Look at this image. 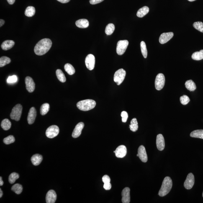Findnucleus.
Masks as SVG:
<instances>
[{
	"label": "nucleus",
	"instance_id": "32",
	"mask_svg": "<svg viewBox=\"0 0 203 203\" xmlns=\"http://www.w3.org/2000/svg\"><path fill=\"white\" fill-rule=\"evenodd\" d=\"M65 71L69 75H73L74 74L75 70L74 67L69 63L65 64L64 67Z\"/></svg>",
	"mask_w": 203,
	"mask_h": 203
},
{
	"label": "nucleus",
	"instance_id": "36",
	"mask_svg": "<svg viewBox=\"0 0 203 203\" xmlns=\"http://www.w3.org/2000/svg\"><path fill=\"white\" fill-rule=\"evenodd\" d=\"M19 178V175L18 173L14 172L11 173L9 176V183L11 184H14L16 180Z\"/></svg>",
	"mask_w": 203,
	"mask_h": 203
},
{
	"label": "nucleus",
	"instance_id": "29",
	"mask_svg": "<svg viewBox=\"0 0 203 203\" xmlns=\"http://www.w3.org/2000/svg\"><path fill=\"white\" fill-rule=\"evenodd\" d=\"M57 78L61 83H65L66 81V78H65L64 73L60 69H57L56 72Z\"/></svg>",
	"mask_w": 203,
	"mask_h": 203
},
{
	"label": "nucleus",
	"instance_id": "4",
	"mask_svg": "<svg viewBox=\"0 0 203 203\" xmlns=\"http://www.w3.org/2000/svg\"><path fill=\"white\" fill-rule=\"evenodd\" d=\"M22 106L18 104L13 108L10 114V117L12 120L18 121L20 119L22 111Z\"/></svg>",
	"mask_w": 203,
	"mask_h": 203
},
{
	"label": "nucleus",
	"instance_id": "50",
	"mask_svg": "<svg viewBox=\"0 0 203 203\" xmlns=\"http://www.w3.org/2000/svg\"><path fill=\"white\" fill-rule=\"evenodd\" d=\"M3 194V193L2 191V190L1 189H0V197L1 198L2 197Z\"/></svg>",
	"mask_w": 203,
	"mask_h": 203
},
{
	"label": "nucleus",
	"instance_id": "34",
	"mask_svg": "<svg viewBox=\"0 0 203 203\" xmlns=\"http://www.w3.org/2000/svg\"><path fill=\"white\" fill-rule=\"evenodd\" d=\"M115 30V26L113 24H108L106 27L105 32L106 35H111Z\"/></svg>",
	"mask_w": 203,
	"mask_h": 203
},
{
	"label": "nucleus",
	"instance_id": "48",
	"mask_svg": "<svg viewBox=\"0 0 203 203\" xmlns=\"http://www.w3.org/2000/svg\"><path fill=\"white\" fill-rule=\"evenodd\" d=\"M5 24V21L3 19L0 20V27H2Z\"/></svg>",
	"mask_w": 203,
	"mask_h": 203
},
{
	"label": "nucleus",
	"instance_id": "39",
	"mask_svg": "<svg viewBox=\"0 0 203 203\" xmlns=\"http://www.w3.org/2000/svg\"><path fill=\"white\" fill-rule=\"evenodd\" d=\"M193 26L195 29L198 30L200 32L203 33V23L202 22H194L193 24Z\"/></svg>",
	"mask_w": 203,
	"mask_h": 203
},
{
	"label": "nucleus",
	"instance_id": "41",
	"mask_svg": "<svg viewBox=\"0 0 203 203\" xmlns=\"http://www.w3.org/2000/svg\"><path fill=\"white\" fill-rule=\"evenodd\" d=\"M17 81V76L16 75L9 76L7 79V82L9 83H14Z\"/></svg>",
	"mask_w": 203,
	"mask_h": 203
},
{
	"label": "nucleus",
	"instance_id": "43",
	"mask_svg": "<svg viewBox=\"0 0 203 203\" xmlns=\"http://www.w3.org/2000/svg\"><path fill=\"white\" fill-rule=\"evenodd\" d=\"M102 181L104 183H110L111 179L109 176L105 175L103 176L102 178Z\"/></svg>",
	"mask_w": 203,
	"mask_h": 203
},
{
	"label": "nucleus",
	"instance_id": "25",
	"mask_svg": "<svg viewBox=\"0 0 203 203\" xmlns=\"http://www.w3.org/2000/svg\"><path fill=\"white\" fill-rule=\"evenodd\" d=\"M190 136L194 138H199L203 139V130L199 129L193 131L191 132Z\"/></svg>",
	"mask_w": 203,
	"mask_h": 203
},
{
	"label": "nucleus",
	"instance_id": "24",
	"mask_svg": "<svg viewBox=\"0 0 203 203\" xmlns=\"http://www.w3.org/2000/svg\"><path fill=\"white\" fill-rule=\"evenodd\" d=\"M185 86L190 91H193L196 89L195 83L191 80H188L185 83Z\"/></svg>",
	"mask_w": 203,
	"mask_h": 203
},
{
	"label": "nucleus",
	"instance_id": "2",
	"mask_svg": "<svg viewBox=\"0 0 203 203\" xmlns=\"http://www.w3.org/2000/svg\"><path fill=\"white\" fill-rule=\"evenodd\" d=\"M172 186V181L169 177L167 176L164 179L163 183L159 191L158 195L161 197H163L168 194Z\"/></svg>",
	"mask_w": 203,
	"mask_h": 203
},
{
	"label": "nucleus",
	"instance_id": "31",
	"mask_svg": "<svg viewBox=\"0 0 203 203\" xmlns=\"http://www.w3.org/2000/svg\"><path fill=\"white\" fill-rule=\"evenodd\" d=\"M50 109V105L48 103H45L41 106L40 114L42 116L46 115Z\"/></svg>",
	"mask_w": 203,
	"mask_h": 203
},
{
	"label": "nucleus",
	"instance_id": "11",
	"mask_svg": "<svg viewBox=\"0 0 203 203\" xmlns=\"http://www.w3.org/2000/svg\"><path fill=\"white\" fill-rule=\"evenodd\" d=\"M26 88L29 93L33 92L35 89V83L32 79L29 76H27L25 79Z\"/></svg>",
	"mask_w": 203,
	"mask_h": 203
},
{
	"label": "nucleus",
	"instance_id": "22",
	"mask_svg": "<svg viewBox=\"0 0 203 203\" xmlns=\"http://www.w3.org/2000/svg\"><path fill=\"white\" fill-rule=\"evenodd\" d=\"M89 22L87 20L81 19L76 21V25L78 28H86L89 26Z\"/></svg>",
	"mask_w": 203,
	"mask_h": 203
},
{
	"label": "nucleus",
	"instance_id": "5",
	"mask_svg": "<svg viewBox=\"0 0 203 203\" xmlns=\"http://www.w3.org/2000/svg\"><path fill=\"white\" fill-rule=\"evenodd\" d=\"M126 75V71L123 68L117 70L114 75V81L117 85H120L125 79Z\"/></svg>",
	"mask_w": 203,
	"mask_h": 203
},
{
	"label": "nucleus",
	"instance_id": "13",
	"mask_svg": "<svg viewBox=\"0 0 203 203\" xmlns=\"http://www.w3.org/2000/svg\"><path fill=\"white\" fill-rule=\"evenodd\" d=\"M174 35L172 32L163 33L160 35L159 38V42L161 44H164L169 41Z\"/></svg>",
	"mask_w": 203,
	"mask_h": 203
},
{
	"label": "nucleus",
	"instance_id": "21",
	"mask_svg": "<svg viewBox=\"0 0 203 203\" xmlns=\"http://www.w3.org/2000/svg\"><path fill=\"white\" fill-rule=\"evenodd\" d=\"M15 42L13 40H7L3 42L1 48L3 50H7L12 48L14 45Z\"/></svg>",
	"mask_w": 203,
	"mask_h": 203
},
{
	"label": "nucleus",
	"instance_id": "47",
	"mask_svg": "<svg viewBox=\"0 0 203 203\" xmlns=\"http://www.w3.org/2000/svg\"><path fill=\"white\" fill-rule=\"evenodd\" d=\"M8 3H9V4L10 5H12L14 4V3L15 1V0H7Z\"/></svg>",
	"mask_w": 203,
	"mask_h": 203
},
{
	"label": "nucleus",
	"instance_id": "15",
	"mask_svg": "<svg viewBox=\"0 0 203 203\" xmlns=\"http://www.w3.org/2000/svg\"><path fill=\"white\" fill-rule=\"evenodd\" d=\"M37 116V111L35 108H31L28 114L27 120L29 125L34 123Z\"/></svg>",
	"mask_w": 203,
	"mask_h": 203
},
{
	"label": "nucleus",
	"instance_id": "7",
	"mask_svg": "<svg viewBox=\"0 0 203 203\" xmlns=\"http://www.w3.org/2000/svg\"><path fill=\"white\" fill-rule=\"evenodd\" d=\"M59 128L56 125H52L47 129L46 135L49 138H52L57 136L59 133Z\"/></svg>",
	"mask_w": 203,
	"mask_h": 203
},
{
	"label": "nucleus",
	"instance_id": "8",
	"mask_svg": "<svg viewBox=\"0 0 203 203\" xmlns=\"http://www.w3.org/2000/svg\"><path fill=\"white\" fill-rule=\"evenodd\" d=\"M165 78L163 74L159 73L157 75L155 80V87L158 90L163 89L164 86Z\"/></svg>",
	"mask_w": 203,
	"mask_h": 203
},
{
	"label": "nucleus",
	"instance_id": "51",
	"mask_svg": "<svg viewBox=\"0 0 203 203\" xmlns=\"http://www.w3.org/2000/svg\"><path fill=\"white\" fill-rule=\"evenodd\" d=\"M188 1H189L190 2H193L196 1V0H188Z\"/></svg>",
	"mask_w": 203,
	"mask_h": 203
},
{
	"label": "nucleus",
	"instance_id": "28",
	"mask_svg": "<svg viewBox=\"0 0 203 203\" xmlns=\"http://www.w3.org/2000/svg\"><path fill=\"white\" fill-rule=\"evenodd\" d=\"M35 13V8L32 6H29L26 9L24 14L27 17H31L34 16Z\"/></svg>",
	"mask_w": 203,
	"mask_h": 203
},
{
	"label": "nucleus",
	"instance_id": "10",
	"mask_svg": "<svg viewBox=\"0 0 203 203\" xmlns=\"http://www.w3.org/2000/svg\"><path fill=\"white\" fill-rule=\"evenodd\" d=\"M194 177L192 173H190L188 175L186 181L184 183V186L186 189H191L194 186Z\"/></svg>",
	"mask_w": 203,
	"mask_h": 203
},
{
	"label": "nucleus",
	"instance_id": "38",
	"mask_svg": "<svg viewBox=\"0 0 203 203\" xmlns=\"http://www.w3.org/2000/svg\"><path fill=\"white\" fill-rule=\"evenodd\" d=\"M15 141V139L13 136L10 135L4 138L3 142L6 145H9V144L13 143Z\"/></svg>",
	"mask_w": 203,
	"mask_h": 203
},
{
	"label": "nucleus",
	"instance_id": "18",
	"mask_svg": "<svg viewBox=\"0 0 203 203\" xmlns=\"http://www.w3.org/2000/svg\"><path fill=\"white\" fill-rule=\"evenodd\" d=\"M56 193L54 190H50L47 193L46 197L47 203H54L57 200Z\"/></svg>",
	"mask_w": 203,
	"mask_h": 203
},
{
	"label": "nucleus",
	"instance_id": "16",
	"mask_svg": "<svg viewBox=\"0 0 203 203\" xmlns=\"http://www.w3.org/2000/svg\"><path fill=\"white\" fill-rule=\"evenodd\" d=\"M84 126V124L83 122H80L76 126L72 134L73 138H76L80 136Z\"/></svg>",
	"mask_w": 203,
	"mask_h": 203
},
{
	"label": "nucleus",
	"instance_id": "23",
	"mask_svg": "<svg viewBox=\"0 0 203 203\" xmlns=\"http://www.w3.org/2000/svg\"><path fill=\"white\" fill-rule=\"evenodd\" d=\"M149 8L147 6H143L141 8L137 11V15L139 17H143L146 15L149 12Z\"/></svg>",
	"mask_w": 203,
	"mask_h": 203
},
{
	"label": "nucleus",
	"instance_id": "30",
	"mask_svg": "<svg viewBox=\"0 0 203 203\" xmlns=\"http://www.w3.org/2000/svg\"><path fill=\"white\" fill-rule=\"evenodd\" d=\"M191 58L193 60L196 61L203 59V50H201L199 52H194L191 56Z\"/></svg>",
	"mask_w": 203,
	"mask_h": 203
},
{
	"label": "nucleus",
	"instance_id": "17",
	"mask_svg": "<svg viewBox=\"0 0 203 203\" xmlns=\"http://www.w3.org/2000/svg\"><path fill=\"white\" fill-rule=\"evenodd\" d=\"M156 145L158 150L162 151L165 148V141L163 136L161 134L157 135L156 139Z\"/></svg>",
	"mask_w": 203,
	"mask_h": 203
},
{
	"label": "nucleus",
	"instance_id": "6",
	"mask_svg": "<svg viewBox=\"0 0 203 203\" xmlns=\"http://www.w3.org/2000/svg\"><path fill=\"white\" fill-rule=\"evenodd\" d=\"M129 45V42L127 40L119 41L117 42L116 52L119 55L124 54L126 51Z\"/></svg>",
	"mask_w": 203,
	"mask_h": 203
},
{
	"label": "nucleus",
	"instance_id": "1",
	"mask_svg": "<svg viewBox=\"0 0 203 203\" xmlns=\"http://www.w3.org/2000/svg\"><path fill=\"white\" fill-rule=\"evenodd\" d=\"M52 45V42L50 39H42L35 45L34 47V52L37 55H43L48 52Z\"/></svg>",
	"mask_w": 203,
	"mask_h": 203
},
{
	"label": "nucleus",
	"instance_id": "37",
	"mask_svg": "<svg viewBox=\"0 0 203 203\" xmlns=\"http://www.w3.org/2000/svg\"><path fill=\"white\" fill-rule=\"evenodd\" d=\"M142 55L145 58H146L148 55V51H147L146 45L145 42L142 41L140 43Z\"/></svg>",
	"mask_w": 203,
	"mask_h": 203
},
{
	"label": "nucleus",
	"instance_id": "40",
	"mask_svg": "<svg viewBox=\"0 0 203 203\" xmlns=\"http://www.w3.org/2000/svg\"><path fill=\"white\" fill-rule=\"evenodd\" d=\"M180 101L183 105H186L189 102L190 98L187 96L183 95L180 98Z\"/></svg>",
	"mask_w": 203,
	"mask_h": 203
},
{
	"label": "nucleus",
	"instance_id": "14",
	"mask_svg": "<svg viewBox=\"0 0 203 203\" xmlns=\"http://www.w3.org/2000/svg\"><path fill=\"white\" fill-rule=\"evenodd\" d=\"M115 153L116 157L117 158H124L127 155V148L125 146L120 145L116 149Z\"/></svg>",
	"mask_w": 203,
	"mask_h": 203
},
{
	"label": "nucleus",
	"instance_id": "20",
	"mask_svg": "<svg viewBox=\"0 0 203 203\" xmlns=\"http://www.w3.org/2000/svg\"><path fill=\"white\" fill-rule=\"evenodd\" d=\"M42 160V155L39 154H36L33 155L31 158V161L32 164L34 166H38L41 163Z\"/></svg>",
	"mask_w": 203,
	"mask_h": 203
},
{
	"label": "nucleus",
	"instance_id": "42",
	"mask_svg": "<svg viewBox=\"0 0 203 203\" xmlns=\"http://www.w3.org/2000/svg\"><path fill=\"white\" fill-rule=\"evenodd\" d=\"M121 117H122V121L123 122L125 123L127 122L128 116L127 113L125 111H122L121 114Z\"/></svg>",
	"mask_w": 203,
	"mask_h": 203
},
{
	"label": "nucleus",
	"instance_id": "45",
	"mask_svg": "<svg viewBox=\"0 0 203 203\" xmlns=\"http://www.w3.org/2000/svg\"><path fill=\"white\" fill-rule=\"evenodd\" d=\"M104 0H90V4L95 5L102 2Z\"/></svg>",
	"mask_w": 203,
	"mask_h": 203
},
{
	"label": "nucleus",
	"instance_id": "12",
	"mask_svg": "<svg viewBox=\"0 0 203 203\" xmlns=\"http://www.w3.org/2000/svg\"><path fill=\"white\" fill-rule=\"evenodd\" d=\"M138 154L139 158L142 162L146 163L148 161V156L145 147L141 145L139 147Z\"/></svg>",
	"mask_w": 203,
	"mask_h": 203
},
{
	"label": "nucleus",
	"instance_id": "26",
	"mask_svg": "<svg viewBox=\"0 0 203 203\" xmlns=\"http://www.w3.org/2000/svg\"><path fill=\"white\" fill-rule=\"evenodd\" d=\"M1 127L5 131H7L11 128V123L9 119H5L2 121L1 124Z\"/></svg>",
	"mask_w": 203,
	"mask_h": 203
},
{
	"label": "nucleus",
	"instance_id": "53",
	"mask_svg": "<svg viewBox=\"0 0 203 203\" xmlns=\"http://www.w3.org/2000/svg\"><path fill=\"white\" fill-rule=\"evenodd\" d=\"M202 196H203V194H202Z\"/></svg>",
	"mask_w": 203,
	"mask_h": 203
},
{
	"label": "nucleus",
	"instance_id": "9",
	"mask_svg": "<svg viewBox=\"0 0 203 203\" xmlns=\"http://www.w3.org/2000/svg\"><path fill=\"white\" fill-rule=\"evenodd\" d=\"M85 63L88 70H92L94 69L95 64V58L94 56L91 54L88 55L85 60Z\"/></svg>",
	"mask_w": 203,
	"mask_h": 203
},
{
	"label": "nucleus",
	"instance_id": "19",
	"mask_svg": "<svg viewBox=\"0 0 203 203\" xmlns=\"http://www.w3.org/2000/svg\"><path fill=\"white\" fill-rule=\"evenodd\" d=\"M130 190L128 187H126L123 190L122 192L123 203H129L130 202Z\"/></svg>",
	"mask_w": 203,
	"mask_h": 203
},
{
	"label": "nucleus",
	"instance_id": "46",
	"mask_svg": "<svg viewBox=\"0 0 203 203\" xmlns=\"http://www.w3.org/2000/svg\"><path fill=\"white\" fill-rule=\"evenodd\" d=\"M57 1L63 4H65V3H67L69 2L70 0H57Z\"/></svg>",
	"mask_w": 203,
	"mask_h": 203
},
{
	"label": "nucleus",
	"instance_id": "27",
	"mask_svg": "<svg viewBox=\"0 0 203 203\" xmlns=\"http://www.w3.org/2000/svg\"><path fill=\"white\" fill-rule=\"evenodd\" d=\"M138 124L137 119L134 118L131 122L130 125H129V128L132 132H136L138 129Z\"/></svg>",
	"mask_w": 203,
	"mask_h": 203
},
{
	"label": "nucleus",
	"instance_id": "49",
	"mask_svg": "<svg viewBox=\"0 0 203 203\" xmlns=\"http://www.w3.org/2000/svg\"><path fill=\"white\" fill-rule=\"evenodd\" d=\"M3 184H4V182H3L2 181V177H0V186H2Z\"/></svg>",
	"mask_w": 203,
	"mask_h": 203
},
{
	"label": "nucleus",
	"instance_id": "52",
	"mask_svg": "<svg viewBox=\"0 0 203 203\" xmlns=\"http://www.w3.org/2000/svg\"><path fill=\"white\" fill-rule=\"evenodd\" d=\"M137 157H138V154H137Z\"/></svg>",
	"mask_w": 203,
	"mask_h": 203
},
{
	"label": "nucleus",
	"instance_id": "3",
	"mask_svg": "<svg viewBox=\"0 0 203 203\" xmlns=\"http://www.w3.org/2000/svg\"><path fill=\"white\" fill-rule=\"evenodd\" d=\"M96 102L92 99H86L78 102L76 104L77 107L80 110L88 111L95 107Z\"/></svg>",
	"mask_w": 203,
	"mask_h": 203
},
{
	"label": "nucleus",
	"instance_id": "33",
	"mask_svg": "<svg viewBox=\"0 0 203 203\" xmlns=\"http://www.w3.org/2000/svg\"><path fill=\"white\" fill-rule=\"evenodd\" d=\"M11 190L16 194H21L23 191V187L22 185L19 184H16L13 186L11 188Z\"/></svg>",
	"mask_w": 203,
	"mask_h": 203
},
{
	"label": "nucleus",
	"instance_id": "35",
	"mask_svg": "<svg viewBox=\"0 0 203 203\" xmlns=\"http://www.w3.org/2000/svg\"><path fill=\"white\" fill-rule=\"evenodd\" d=\"M11 60L9 57L6 56L1 57L0 58V67H4L11 63Z\"/></svg>",
	"mask_w": 203,
	"mask_h": 203
},
{
	"label": "nucleus",
	"instance_id": "44",
	"mask_svg": "<svg viewBox=\"0 0 203 203\" xmlns=\"http://www.w3.org/2000/svg\"><path fill=\"white\" fill-rule=\"evenodd\" d=\"M104 188L105 190H109L111 189V185L110 183H104Z\"/></svg>",
	"mask_w": 203,
	"mask_h": 203
}]
</instances>
